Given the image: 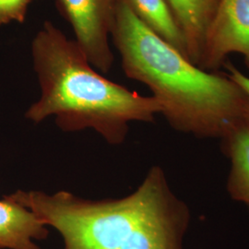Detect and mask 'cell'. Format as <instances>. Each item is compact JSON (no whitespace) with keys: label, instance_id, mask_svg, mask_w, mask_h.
Listing matches in <instances>:
<instances>
[{"label":"cell","instance_id":"1","mask_svg":"<svg viewBox=\"0 0 249 249\" xmlns=\"http://www.w3.org/2000/svg\"><path fill=\"white\" fill-rule=\"evenodd\" d=\"M4 196L58 231L63 249H183L191 217L158 165L134 192L119 198L20 189Z\"/></svg>","mask_w":249,"mask_h":249},{"label":"cell","instance_id":"2","mask_svg":"<svg viewBox=\"0 0 249 249\" xmlns=\"http://www.w3.org/2000/svg\"><path fill=\"white\" fill-rule=\"evenodd\" d=\"M111 36L125 76L151 89L172 128L222 141L244 127L243 90L225 73L200 69L156 36L127 0H116Z\"/></svg>","mask_w":249,"mask_h":249},{"label":"cell","instance_id":"3","mask_svg":"<svg viewBox=\"0 0 249 249\" xmlns=\"http://www.w3.org/2000/svg\"><path fill=\"white\" fill-rule=\"evenodd\" d=\"M41 95L25 117L36 124L53 117L65 132L90 128L112 145L123 143L130 122H153L160 114L152 96H142L95 71L75 41L45 21L32 44Z\"/></svg>","mask_w":249,"mask_h":249},{"label":"cell","instance_id":"4","mask_svg":"<svg viewBox=\"0 0 249 249\" xmlns=\"http://www.w3.org/2000/svg\"><path fill=\"white\" fill-rule=\"evenodd\" d=\"M89 64L103 73L111 70L114 54L109 38L116 16V0H59Z\"/></svg>","mask_w":249,"mask_h":249},{"label":"cell","instance_id":"5","mask_svg":"<svg viewBox=\"0 0 249 249\" xmlns=\"http://www.w3.org/2000/svg\"><path fill=\"white\" fill-rule=\"evenodd\" d=\"M231 53L241 54L249 70V0H219L199 68L217 72Z\"/></svg>","mask_w":249,"mask_h":249},{"label":"cell","instance_id":"6","mask_svg":"<svg viewBox=\"0 0 249 249\" xmlns=\"http://www.w3.org/2000/svg\"><path fill=\"white\" fill-rule=\"evenodd\" d=\"M49 228L36 214L3 196L0 200V249H43Z\"/></svg>","mask_w":249,"mask_h":249},{"label":"cell","instance_id":"7","mask_svg":"<svg viewBox=\"0 0 249 249\" xmlns=\"http://www.w3.org/2000/svg\"><path fill=\"white\" fill-rule=\"evenodd\" d=\"M187 42L188 58L199 67L219 0H166Z\"/></svg>","mask_w":249,"mask_h":249},{"label":"cell","instance_id":"8","mask_svg":"<svg viewBox=\"0 0 249 249\" xmlns=\"http://www.w3.org/2000/svg\"><path fill=\"white\" fill-rule=\"evenodd\" d=\"M221 142L223 153L231 163L227 192L249 211V128L240 127Z\"/></svg>","mask_w":249,"mask_h":249},{"label":"cell","instance_id":"9","mask_svg":"<svg viewBox=\"0 0 249 249\" xmlns=\"http://www.w3.org/2000/svg\"><path fill=\"white\" fill-rule=\"evenodd\" d=\"M127 1L146 26L188 58L186 38L166 0Z\"/></svg>","mask_w":249,"mask_h":249},{"label":"cell","instance_id":"10","mask_svg":"<svg viewBox=\"0 0 249 249\" xmlns=\"http://www.w3.org/2000/svg\"><path fill=\"white\" fill-rule=\"evenodd\" d=\"M32 0H0V26L9 22H22Z\"/></svg>","mask_w":249,"mask_h":249},{"label":"cell","instance_id":"11","mask_svg":"<svg viewBox=\"0 0 249 249\" xmlns=\"http://www.w3.org/2000/svg\"><path fill=\"white\" fill-rule=\"evenodd\" d=\"M224 67L226 69L225 74L243 90L246 95L247 103L244 113V127L249 128V77L229 61L225 62Z\"/></svg>","mask_w":249,"mask_h":249}]
</instances>
